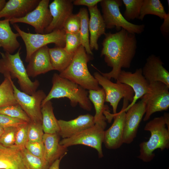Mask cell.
Listing matches in <instances>:
<instances>
[{
  "label": "cell",
  "mask_w": 169,
  "mask_h": 169,
  "mask_svg": "<svg viewBox=\"0 0 169 169\" xmlns=\"http://www.w3.org/2000/svg\"><path fill=\"white\" fill-rule=\"evenodd\" d=\"M100 56H104L107 65L112 68L109 72L101 74L116 80L122 68H129L135 57L137 41L135 34L121 28L115 33L105 34Z\"/></svg>",
  "instance_id": "6da1fadb"
},
{
  "label": "cell",
  "mask_w": 169,
  "mask_h": 169,
  "mask_svg": "<svg viewBox=\"0 0 169 169\" xmlns=\"http://www.w3.org/2000/svg\"><path fill=\"white\" fill-rule=\"evenodd\" d=\"M53 84L51 90L42 102L41 106L53 99L67 98L70 100L72 106L78 104L84 110L90 111L92 108L88 92L78 84L60 76L57 73L52 78Z\"/></svg>",
  "instance_id": "7a4b0ae2"
},
{
  "label": "cell",
  "mask_w": 169,
  "mask_h": 169,
  "mask_svg": "<svg viewBox=\"0 0 169 169\" xmlns=\"http://www.w3.org/2000/svg\"><path fill=\"white\" fill-rule=\"evenodd\" d=\"M90 57L84 47L80 45L74 52L69 66L60 73L59 76L80 85L85 90L101 89L97 81L90 72L87 67Z\"/></svg>",
  "instance_id": "3957f363"
},
{
  "label": "cell",
  "mask_w": 169,
  "mask_h": 169,
  "mask_svg": "<svg viewBox=\"0 0 169 169\" xmlns=\"http://www.w3.org/2000/svg\"><path fill=\"white\" fill-rule=\"evenodd\" d=\"M166 125L163 116L155 117L146 124L144 130L150 132L151 136L148 141L140 144L138 158L144 162H150L155 156V150L168 149L169 130Z\"/></svg>",
  "instance_id": "277c9868"
},
{
  "label": "cell",
  "mask_w": 169,
  "mask_h": 169,
  "mask_svg": "<svg viewBox=\"0 0 169 169\" xmlns=\"http://www.w3.org/2000/svg\"><path fill=\"white\" fill-rule=\"evenodd\" d=\"M21 49L20 47L14 54L0 53V73L4 77L9 75L12 79L17 78L23 92L32 95L36 91L39 82L37 80L32 81L29 78L20 56Z\"/></svg>",
  "instance_id": "5b68a950"
},
{
  "label": "cell",
  "mask_w": 169,
  "mask_h": 169,
  "mask_svg": "<svg viewBox=\"0 0 169 169\" xmlns=\"http://www.w3.org/2000/svg\"><path fill=\"white\" fill-rule=\"evenodd\" d=\"M13 26L25 44L26 62H28L33 53L47 44L53 43L57 47L64 48L65 46L66 33L63 29L55 30L48 33H32L23 31L16 24Z\"/></svg>",
  "instance_id": "8992f818"
},
{
  "label": "cell",
  "mask_w": 169,
  "mask_h": 169,
  "mask_svg": "<svg viewBox=\"0 0 169 169\" xmlns=\"http://www.w3.org/2000/svg\"><path fill=\"white\" fill-rule=\"evenodd\" d=\"M122 3L120 0H102L100 2L106 28L111 29L115 28L117 30L123 28L132 33H141L144 30V25L135 24L125 19L120 10Z\"/></svg>",
  "instance_id": "52a82bcc"
},
{
  "label": "cell",
  "mask_w": 169,
  "mask_h": 169,
  "mask_svg": "<svg viewBox=\"0 0 169 169\" xmlns=\"http://www.w3.org/2000/svg\"><path fill=\"white\" fill-rule=\"evenodd\" d=\"M106 125V124L95 123L92 126L69 138L63 139L59 143L67 148L78 145L90 146L97 151L99 158H102L103 157L102 144Z\"/></svg>",
  "instance_id": "ba28073f"
},
{
  "label": "cell",
  "mask_w": 169,
  "mask_h": 169,
  "mask_svg": "<svg viewBox=\"0 0 169 169\" xmlns=\"http://www.w3.org/2000/svg\"><path fill=\"white\" fill-rule=\"evenodd\" d=\"M169 87L160 82L150 83L148 92L141 99L146 104V111L143 120H148L154 113L166 110L169 108Z\"/></svg>",
  "instance_id": "9c48e42d"
},
{
  "label": "cell",
  "mask_w": 169,
  "mask_h": 169,
  "mask_svg": "<svg viewBox=\"0 0 169 169\" xmlns=\"http://www.w3.org/2000/svg\"><path fill=\"white\" fill-rule=\"evenodd\" d=\"M94 76L104 90L105 101L110 103L112 108L113 114L117 113L119 103L122 98L130 102L132 101L134 92L129 85L117 81L116 83H113L98 72L94 73Z\"/></svg>",
  "instance_id": "30bf717a"
},
{
  "label": "cell",
  "mask_w": 169,
  "mask_h": 169,
  "mask_svg": "<svg viewBox=\"0 0 169 169\" xmlns=\"http://www.w3.org/2000/svg\"><path fill=\"white\" fill-rule=\"evenodd\" d=\"M129 101L123 99V103L121 110L115 114L107 112L105 117L111 121L114 118V122L111 126L105 131L103 143L106 148L109 149H116L119 148L123 144V134L125 115V109L128 105Z\"/></svg>",
  "instance_id": "8fae6325"
},
{
  "label": "cell",
  "mask_w": 169,
  "mask_h": 169,
  "mask_svg": "<svg viewBox=\"0 0 169 169\" xmlns=\"http://www.w3.org/2000/svg\"><path fill=\"white\" fill-rule=\"evenodd\" d=\"M14 94L18 103L33 122L41 123V104L46 95L42 90L36 91L32 95L20 91L12 84Z\"/></svg>",
  "instance_id": "7c38bea8"
},
{
  "label": "cell",
  "mask_w": 169,
  "mask_h": 169,
  "mask_svg": "<svg viewBox=\"0 0 169 169\" xmlns=\"http://www.w3.org/2000/svg\"><path fill=\"white\" fill-rule=\"evenodd\" d=\"M49 0H40L37 7L24 17L9 20L12 24L23 23L30 25L37 33L44 34L50 23L52 18L49 9Z\"/></svg>",
  "instance_id": "4fadbf2b"
},
{
  "label": "cell",
  "mask_w": 169,
  "mask_h": 169,
  "mask_svg": "<svg viewBox=\"0 0 169 169\" xmlns=\"http://www.w3.org/2000/svg\"><path fill=\"white\" fill-rule=\"evenodd\" d=\"M141 99L126 111L123 134V143H131L136 136L140 124L146 111V103L143 99Z\"/></svg>",
  "instance_id": "5bb4252c"
},
{
  "label": "cell",
  "mask_w": 169,
  "mask_h": 169,
  "mask_svg": "<svg viewBox=\"0 0 169 169\" xmlns=\"http://www.w3.org/2000/svg\"><path fill=\"white\" fill-rule=\"evenodd\" d=\"M130 86L134 92L132 101L125 111L148 92L150 83L142 74V69H137L134 73L122 70L116 80Z\"/></svg>",
  "instance_id": "9a60e30c"
},
{
  "label": "cell",
  "mask_w": 169,
  "mask_h": 169,
  "mask_svg": "<svg viewBox=\"0 0 169 169\" xmlns=\"http://www.w3.org/2000/svg\"><path fill=\"white\" fill-rule=\"evenodd\" d=\"M73 1L54 0L49 5L52 19L50 24L45 29L44 33L63 29L66 20L73 14Z\"/></svg>",
  "instance_id": "2e32d148"
},
{
  "label": "cell",
  "mask_w": 169,
  "mask_h": 169,
  "mask_svg": "<svg viewBox=\"0 0 169 169\" xmlns=\"http://www.w3.org/2000/svg\"><path fill=\"white\" fill-rule=\"evenodd\" d=\"M160 57L154 54L148 57L142 69V74L149 83L160 82L169 87V73L163 67Z\"/></svg>",
  "instance_id": "e0dca14e"
},
{
  "label": "cell",
  "mask_w": 169,
  "mask_h": 169,
  "mask_svg": "<svg viewBox=\"0 0 169 169\" xmlns=\"http://www.w3.org/2000/svg\"><path fill=\"white\" fill-rule=\"evenodd\" d=\"M47 46L35 51L31 56L26 70L29 76L35 77L54 69L51 64Z\"/></svg>",
  "instance_id": "ac0fdd59"
},
{
  "label": "cell",
  "mask_w": 169,
  "mask_h": 169,
  "mask_svg": "<svg viewBox=\"0 0 169 169\" xmlns=\"http://www.w3.org/2000/svg\"><path fill=\"white\" fill-rule=\"evenodd\" d=\"M58 122L60 128L59 134L63 139L69 138L95 124L94 116L89 114L68 121L59 120Z\"/></svg>",
  "instance_id": "d6986e66"
},
{
  "label": "cell",
  "mask_w": 169,
  "mask_h": 169,
  "mask_svg": "<svg viewBox=\"0 0 169 169\" xmlns=\"http://www.w3.org/2000/svg\"><path fill=\"white\" fill-rule=\"evenodd\" d=\"M40 0H9L0 11V18L10 20L24 17L34 9Z\"/></svg>",
  "instance_id": "ffe728a7"
},
{
  "label": "cell",
  "mask_w": 169,
  "mask_h": 169,
  "mask_svg": "<svg viewBox=\"0 0 169 169\" xmlns=\"http://www.w3.org/2000/svg\"><path fill=\"white\" fill-rule=\"evenodd\" d=\"M88 8L90 14L89 24L90 47L92 51L97 50L99 49L98 39L105 33L106 26L97 5Z\"/></svg>",
  "instance_id": "44dd1931"
},
{
  "label": "cell",
  "mask_w": 169,
  "mask_h": 169,
  "mask_svg": "<svg viewBox=\"0 0 169 169\" xmlns=\"http://www.w3.org/2000/svg\"><path fill=\"white\" fill-rule=\"evenodd\" d=\"M59 133H44L43 137L44 158L50 165L55 160L63 157L67 153L68 148L59 143Z\"/></svg>",
  "instance_id": "7402d4cb"
},
{
  "label": "cell",
  "mask_w": 169,
  "mask_h": 169,
  "mask_svg": "<svg viewBox=\"0 0 169 169\" xmlns=\"http://www.w3.org/2000/svg\"><path fill=\"white\" fill-rule=\"evenodd\" d=\"M0 169H26L19 149L0 144Z\"/></svg>",
  "instance_id": "603a6c76"
},
{
  "label": "cell",
  "mask_w": 169,
  "mask_h": 169,
  "mask_svg": "<svg viewBox=\"0 0 169 169\" xmlns=\"http://www.w3.org/2000/svg\"><path fill=\"white\" fill-rule=\"evenodd\" d=\"M10 23L9 19L0 20V44L5 52L12 54L20 47L17 40L20 35L13 32Z\"/></svg>",
  "instance_id": "cb8c5ba5"
},
{
  "label": "cell",
  "mask_w": 169,
  "mask_h": 169,
  "mask_svg": "<svg viewBox=\"0 0 169 169\" xmlns=\"http://www.w3.org/2000/svg\"><path fill=\"white\" fill-rule=\"evenodd\" d=\"M51 65L54 69L60 73L64 70L70 64L74 53L67 52L64 48L56 47L49 49Z\"/></svg>",
  "instance_id": "d4e9b609"
},
{
  "label": "cell",
  "mask_w": 169,
  "mask_h": 169,
  "mask_svg": "<svg viewBox=\"0 0 169 169\" xmlns=\"http://www.w3.org/2000/svg\"><path fill=\"white\" fill-rule=\"evenodd\" d=\"M88 93L89 98L93 104L95 111L94 116L95 123H106V119L104 113L108 110V107L105 105V95L104 90L101 88L98 90H89Z\"/></svg>",
  "instance_id": "484cf974"
},
{
  "label": "cell",
  "mask_w": 169,
  "mask_h": 169,
  "mask_svg": "<svg viewBox=\"0 0 169 169\" xmlns=\"http://www.w3.org/2000/svg\"><path fill=\"white\" fill-rule=\"evenodd\" d=\"M42 125L44 133H59L60 128L58 120L54 112L52 103L50 100L41 106Z\"/></svg>",
  "instance_id": "4316f807"
},
{
  "label": "cell",
  "mask_w": 169,
  "mask_h": 169,
  "mask_svg": "<svg viewBox=\"0 0 169 169\" xmlns=\"http://www.w3.org/2000/svg\"><path fill=\"white\" fill-rule=\"evenodd\" d=\"M157 16L161 19L169 15L165 12L164 6L159 0H143L139 19L142 20L146 15Z\"/></svg>",
  "instance_id": "83f0119b"
},
{
  "label": "cell",
  "mask_w": 169,
  "mask_h": 169,
  "mask_svg": "<svg viewBox=\"0 0 169 169\" xmlns=\"http://www.w3.org/2000/svg\"><path fill=\"white\" fill-rule=\"evenodd\" d=\"M4 77L0 84V108L18 104L14 97L12 79L9 75Z\"/></svg>",
  "instance_id": "f1b7e54d"
},
{
  "label": "cell",
  "mask_w": 169,
  "mask_h": 169,
  "mask_svg": "<svg viewBox=\"0 0 169 169\" xmlns=\"http://www.w3.org/2000/svg\"><path fill=\"white\" fill-rule=\"evenodd\" d=\"M80 19V33L81 38V45L84 48L87 53L93 55L90 45L89 24V18L88 12L86 8H81L78 13Z\"/></svg>",
  "instance_id": "f546056e"
},
{
  "label": "cell",
  "mask_w": 169,
  "mask_h": 169,
  "mask_svg": "<svg viewBox=\"0 0 169 169\" xmlns=\"http://www.w3.org/2000/svg\"><path fill=\"white\" fill-rule=\"evenodd\" d=\"M20 150L26 169H48L50 165L44 158L35 156L24 147Z\"/></svg>",
  "instance_id": "4dcf8cb0"
},
{
  "label": "cell",
  "mask_w": 169,
  "mask_h": 169,
  "mask_svg": "<svg viewBox=\"0 0 169 169\" xmlns=\"http://www.w3.org/2000/svg\"><path fill=\"white\" fill-rule=\"evenodd\" d=\"M125 10L124 17L127 21L139 18L143 0H123Z\"/></svg>",
  "instance_id": "1f68e13d"
},
{
  "label": "cell",
  "mask_w": 169,
  "mask_h": 169,
  "mask_svg": "<svg viewBox=\"0 0 169 169\" xmlns=\"http://www.w3.org/2000/svg\"><path fill=\"white\" fill-rule=\"evenodd\" d=\"M0 114L29 123L31 120L18 104L9 105L0 108Z\"/></svg>",
  "instance_id": "d6a6232c"
},
{
  "label": "cell",
  "mask_w": 169,
  "mask_h": 169,
  "mask_svg": "<svg viewBox=\"0 0 169 169\" xmlns=\"http://www.w3.org/2000/svg\"><path fill=\"white\" fill-rule=\"evenodd\" d=\"M81 45L80 32L75 33H66L64 50L69 53H74Z\"/></svg>",
  "instance_id": "836d02e7"
},
{
  "label": "cell",
  "mask_w": 169,
  "mask_h": 169,
  "mask_svg": "<svg viewBox=\"0 0 169 169\" xmlns=\"http://www.w3.org/2000/svg\"><path fill=\"white\" fill-rule=\"evenodd\" d=\"M44 134L42 124L31 121L28 123V141L31 142H42Z\"/></svg>",
  "instance_id": "e575fe53"
},
{
  "label": "cell",
  "mask_w": 169,
  "mask_h": 169,
  "mask_svg": "<svg viewBox=\"0 0 169 169\" xmlns=\"http://www.w3.org/2000/svg\"><path fill=\"white\" fill-rule=\"evenodd\" d=\"M28 123L23 124L16 127L14 146L20 149L25 147L28 141Z\"/></svg>",
  "instance_id": "d590c367"
},
{
  "label": "cell",
  "mask_w": 169,
  "mask_h": 169,
  "mask_svg": "<svg viewBox=\"0 0 169 169\" xmlns=\"http://www.w3.org/2000/svg\"><path fill=\"white\" fill-rule=\"evenodd\" d=\"M80 19L78 13L72 14L67 19L63 29L65 33H75L79 32Z\"/></svg>",
  "instance_id": "8d00e7d4"
},
{
  "label": "cell",
  "mask_w": 169,
  "mask_h": 169,
  "mask_svg": "<svg viewBox=\"0 0 169 169\" xmlns=\"http://www.w3.org/2000/svg\"><path fill=\"white\" fill-rule=\"evenodd\" d=\"M17 127L4 128V131L0 138V144L8 147H13L15 144V133Z\"/></svg>",
  "instance_id": "74e56055"
},
{
  "label": "cell",
  "mask_w": 169,
  "mask_h": 169,
  "mask_svg": "<svg viewBox=\"0 0 169 169\" xmlns=\"http://www.w3.org/2000/svg\"><path fill=\"white\" fill-rule=\"evenodd\" d=\"M25 148L33 155L44 158V147L43 142H31L28 141L25 146Z\"/></svg>",
  "instance_id": "f35d334b"
},
{
  "label": "cell",
  "mask_w": 169,
  "mask_h": 169,
  "mask_svg": "<svg viewBox=\"0 0 169 169\" xmlns=\"http://www.w3.org/2000/svg\"><path fill=\"white\" fill-rule=\"evenodd\" d=\"M26 123L27 122L0 114V126L3 129L10 127H17L20 125Z\"/></svg>",
  "instance_id": "ab89813d"
},
{
  "label": "cell",
  "mask_w": 169,
  "mask_h": 169,
  "mask_svg": "<svg viewBox=\"0 0 169 169\" xmlns=\"http://www.w3.org/2000/svg\"><path fill=\"white\" fill-rule=\"evenodd\" d=\"M102 0H75L73 1V5H84L88 8L95 7Z\"/></svg>",
  "instance_id": "60d3db41"
},
{
  "label": "cell",
  "mask_w": 169,
  "mask_h": 169,
  "mask_svg": "<svg viewBox=\"0 0 169 169\" xmlns=\"http://www.w3.org/2000/svg\"><path fill=\"white\" fill-rule=\"evenodd\" d=\"M169 15L164 19V22L160 27L161 31L164 33H167L169 32Z\"/></svg>",
  "instance_id": "b9f144b4"
},
{
  "label": "cell",
  "mask_w": 169,
  "mask_h": 169,
  "mask_svg": "<svg viewBox=\"0 0 169 169\" xmlns=\"http://www.w3.org/2000/svg\"><path fill=\"white\" fill-rule=\"evenodd\" d=\"M63 157L55 160L50 166L48 169H59V165L61 160Z\"/></svg>",
  "instance_id": "7bdbcfd3"
},
{
  "label": "cell",
  "mask_w": 169,
  "mask_h": 169,
  "mask_svg": "<svg viewBox=\"0 0 169 169\" xmlns=\"http://www.w3.org/2000/svg\"><path fill=\"white\" fill-rule=\"evenodd\" d=\"M163 116L165 121L166 125L168 129L169 130V115L168 113H165Z\"/></svg>",
  "instance_id": "ee69618b"
},
{
  "label": "cell",
  "mask_w": 169,
  "mask_h": 169,
  "mask_svg": "<svg viewBox=\"0 0 169 169\" xmlns=\"http://www.w3.org/2000/svg\"><path fill=\"white\" fill-rule=\"evenodd\" d=\"M6 2L5 0H0V11L3 8Z\"/></svg>",
  "instance_id": "f6af8a7d"
},
{
  "label": "cell",
  "mask_w": 169,
  "mask_h": 169,
  "mask_svg": "<svg viewBox=\"0 0 169 169\" xmlns=\"http://www.w3.org/2000/svg\"><path fill=\"white\" fill-rule=\"evenodd\" d=\"M4 131V129L0 126V138L3 133Z\"/></svg>",
  "instance_id": "bcb514c9"
},
{
  "label": "cell",
  "mask_w": 169,
  "mask_h": 169,
  "mask_svg": "<svg viewBox=\"0 0 169 169\" xmlns=\"http://www.w3.org/2000/svg\"><path fill=\"white\" fill-rule=\"evenodd\" d=\"M1 47H2V45L0 44V48ZM1 53V52H0V53Z\"/></svg>",
  "instance_id": "7dc6e473"
}]
</instances>
